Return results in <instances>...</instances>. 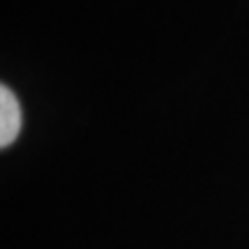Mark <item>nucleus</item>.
Masks as SVG:
<instances>
[{"label":"nucleus","instance_id":"nucleus-1","mask_svg":"<svg viewBox=\"0 0 249 249\" xmlns=\"http://www.w3.org/2000/svg\"><path fill=\"white\" fill-rule=\"evenodd\" d=\"M21 132V107L9 86L0 88V145L7 148Z\"/></svg>","mask_w":249,"mask_h":249}]
</instances>
